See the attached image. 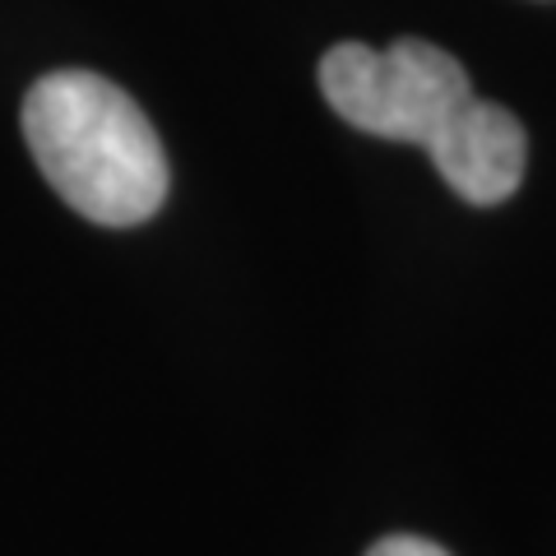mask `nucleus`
<instances>
[{
    "label": "nucleus",
    "mask_w": 556,
    "mask_h": 556,
    "mask_svg": "<svg viewBox=\"0 0 556 556\" xmlns=\"http://www.w3.org/2000/svg\"><path fill=\"white\" fill-rule=\"evenodd\" d=\"M320 93L353 130L422 144L445 186L468 204L510 200L529 167V135L510 108L473 93L445 47L339 42L320 56Z\"/></svg>",
    "instance_id": "1"
},
{
    "label": "nucleus",
    "mask_w": 556,
    "mask_h": 556,
    "mask_svg": "<svg viewBox=\"0 0 556 556\" xmlns=\"http://www.w3.org/2000/svg\"><path fill=\"white\" fill-rule=\"evenodd\" d=\"M24 139L56 195L102 228H135L167 195V153L126 89L93 70H51L24 98Z\"/></svg>",
    "instance_id": "2"
},
{
    "label": "nucleus",
    "mask_w": 556,
    "mask_h": 556,
    "mask_svg": "<svg viewBox=\"0 0 556 556\" xmlns=\"http://www.w3.org/2000/svg\"><path fill=\"white\" fill-rule=\"evenodd\" d=\"M367 556H450L441 543L431 538H413V533H394V538H380V543Z\"/></svg>",
    "instance_id": "3"
}]
</instances>
